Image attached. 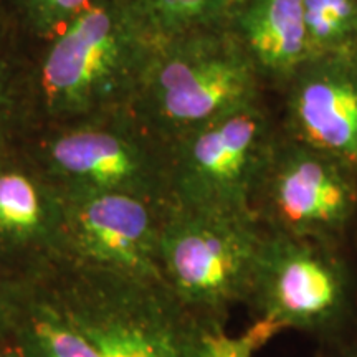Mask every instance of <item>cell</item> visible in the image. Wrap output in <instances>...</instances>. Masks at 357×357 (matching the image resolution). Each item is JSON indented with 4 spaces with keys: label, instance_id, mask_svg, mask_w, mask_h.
Masks as SVG:
<instances>
[{
    "label": "cell",
    "instance_id": "30bf717a",
    "mask_svg": "<svg viewBox=\"0 0 357 357\" xmlns=\"http://www.w3.org/2000/svg\"><path fill=\"white\" fill-rule=\"evenodd\" d=\"M270 190L278 217L303 231L342 225L354 205V190L339 167L312 147L283 155Z\"/></svg>",
    "mask_w": 357,
    "mask_h": 357
},
{
    "label": "cell",
    "instance_id": "e0dca14e",
    "mask_svg": "<svg viewBox=\"0 0 357 357\" xmlns=\"http://www.w3.org/2000/svg\"><path fill=\"white\" fill-rule=\"evenodd\" d=\"M93 0H0L17 29L32 43H42L65 29Z\"/></svg>",
    "mask_w": 357,
    "mask_h": 357
},
{
    "label": "cell",
    "instance_id": "5b68a950",
    "mask_svg": "<svg viewBox=\"0 0 357 357\" xmlns=\"http://www.w3.org/2000/svg\"><path fill=\"white\" fill-rule=\"evenodd\" d=\"M265 243L250 217L167 204L159 234L164 283L204 323L258 283Z\"/></svg>",
    "mask_w": 357,
    "mask_h": 357
},
{
    "label": "cell",
    "instance_id": "7c38bea8",
    "mask_svg": "<svg viewBox=\"0 0 357 357\" xmlns=\"http://www.w3.org/2000/svg\"><path fill=\"white\" fill-rule=\"evenodd\" d=\"M227 25L260 75L291 78L310 60L303 0H235Z\"/></svg>",
    "mask_w": 357,
    "mask_h": 357
},
{
    "label": "cell",
    "instance_id": "4fadbf2b",
    "mask_svg": "<svg viewBox=\"0 0 357 357\" xmlns=\"http://www.w3.org/2000/svg\"><path fill=\"white\" fill-rule=\"evenodd\" d=\"M33 45L0 8V151L33 128Z\"/></svg>",
    "mask_w": 357,
    "mask_h": 357
},
{
    "label": "cell",
    "instance_id": "277c9868",
    "mask_svg": "<svg viewBox=\"0 0 357 357\" xmlns=\"http://www.w3.org/2000/svg\"><path fill=\"white\" fill-rule=\"evenodd\" d=\"M260 71L229 25L158 43L131 109L164 142L255 101Z\"/></svg>",
    "mask_w": 357,
    "mask_h": 357
},
{
    "label": "cell",
    "instance_id": "ffe728a7",
    "mask_svg": "<svg viewBox=\"0 0 357 357\" xmlns=\"http://www.w3.org/2000/svg\"><path fill=\"white\" fill-rule=\"evenodd\" d=\"M0 357H24V354L15 342H10V344L0 346Z\"/></svg>",
    "mask_w": 357,
    "mask_h": 357
},
{
    "label": "cell",
    "instance_id": "ac0fdd59",
    "mask_svg": "<svg viewBox=\"0 0 357 357\" xmlns=\"http://www.w3.org/2000/svg\"><path fill=\"white\" fill-rule=\"evenodd\" d=\"M30 283L32 280L19 278L0 268V346L13 342Z\"/></svg>",
    "mask_w": 357,
    "mask_h": 357
},
{
    "label": "cell",
    "instance_id": "8fae6325",
    "mask_svg": "<svg viewBox=\"0 0 357 357\" xmlns=\"http://www.w3.org/2000/svg\"><path fill=\"white\" fill-rule=\"evenodd\" d=\"M258 281H265L268 319L280 328L326 318L341 293L331 265L291 243L265 247Z\"/></svg>",
    "mask_w": 357,
    "mask_h": 357
},
{
    "label": "cell",
    "instance_id": "52a82bcc",
    "mask_svg": "<svg viewBox=\"0 0 357 357\" xmlns=\"http://www.w3.org/2000/svg\"><path fill=\"white\" fill-rule=\"evenodd\" d=\"M166 207L126 194L63 197L56 261L162 280L159 234Z\"/></svg>",
    "mask_w": 357,
    "mask_h": 357
},
{
    "label": "cell",
    "instance_id": "7a4b0ae2",
    "mask_svg": "<svg viewBox=\"0 0 357 357\" xmlns=\"http://www.w3.org/2000/svg\"><path fill=\"white\" fill-rule=\"evenodd\" d=\"M154 47L116 0L89 2L33 45V128L131 108Z\"/></svg>",
    "mask_w": 357,
    "mask_h": 357
},
{
    "label": "cell",
    "instance_id": "3957f363",
    "mask_svg": "<svg viewBox=\"0 0 357 357\" xmlns=\"http://www.w3.org/2000/svg\"><path fill=\"white\" fill-rule=\"evenodd\" d=\"M20 149L63 197L126 194L169 204V144L131 108L33 128Z\"/></svg>",
    "mask_w": 357,
    "mask_h": 357
},
{
    "label": "cell",
    "instance_id": "2e32d148",
    "mask_svg": "<svg viewBox=\"0 0 357 357\" xmlns=\"http://www.w3.org/2000/svg\"><path fill=\"white\" fill-rule=\"evenodd\" d=\"M310 58L357 45V0H303Z\"/></svg>",
    "mask_w": 357,
    "mask_h": 357
},
{
    "label": "cell",
    "instance_id": "9a60e30c",
    "mask_svg": "<svg viewBox=\"0 0 357 357\" xmlns=\"http://www.w3.org/2000/svg\"><path fill=\"white\" fill-rule=\"evenodd\" d=\"M153 42L229 24L235 0H116Z\"/></svg>",
    "mask_w": 357,
    "mask_h": 357
},
{
    "label": "cell",
    "instance_id": "9c48e42d",
    "mask_svg": "<svg viewBox=\"0 0 357 357\" xmlns=\"http://www.w3.org/2000/svg\"><path fill=\"white\" fill-rule=\"evenodd\" d=\"M291 78L289 108L303 141L357 164V45L311 56Z\"/></svg>",
    "mask_w": 357,
    "mask_h": 357
},
{
    "label": "cell",
    "instance_id": "8992f818",
    "mask_svg": "<svg viewBox=\"0 0 357 357\" xmlns=\"http://www.w3.org/2000/svg\"><path fill=\"white\" fill-rule=\"evenodd\" d=\"M266 119L250 101L169 142V204L250 217Z\"/></svg>",
    "mask_w": 357,
    "mask_h": 357
},
{
    "label": "cell",
    "instance_id": "ba28073f",
    "mask_svg": "<svg viewBox=\"0 0 357 357\" xmlns=\"http://www.w3.org/2000/svg\"><path fill=\"white\" fill-rule=\"evenodd\" d=\"M63 195L20 146L0 151V268L33 280L58 258Z\"/></svg>",
    "mask_w": 357,
    "mask_h": 357
},
{
    "label": "cell",
    "instance_id": "5bb4252c",
    "mask_svg": "<svg viewBox=\"0 0 357 357\" xmlns=\"http://www.w3.org/2000/svg\"><path fill=\"white\" fill-rule=\"evenodd\" d=\"M13 342L24 357H98L70 321L30 283Z\"/></svg>",
    "mask_w": 357,
    "mask_h": 357
},
{
    "label": "cell",
    "instance_id": "d6986e66",
    "mask_svg": "<svg viewBox=\"0 0 357 357\" xmlns=\"http://www.w3.org/2000/svg\"><path fill=\"white\" fill-rule=\"evenodd\" d=\"M276 329H280V326L275 324L273 321L266 319L257 324L248 334L235 339L223 334L217 326H213V328L208 329L207 334L211 354L212 357H252L253 349L261 342H265L271 334L276 333Z\"/></svg>",
    "mask_w": 357,
    "mask_h": 357
},
{
    "label": "cell",
    "instance_id": "6da1fadb",
    "mask_svg": "<svg viewBox=\"0 0 357 357\" xmlns=\"http://www.w3.org/2000/svg\"><path fill=\"white\" fill-rule=\"evenodd\" d=\"M35 283L98 357H212L208 326L162 280L55 261Z\"/></svg>",
    "mask_w": 357,
    "mask_h": 357
}]
</instances>
